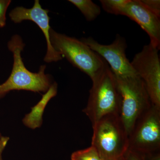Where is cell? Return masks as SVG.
Wrapping results in <instances>:
<instances>
[{"label": "cell", "instance_id": "obj_1", "mask_svg": "<svg viewBox=\"0 0 160 160\" xmlns=\"http://www.w3.org/2000/svg\"><path fill=\"white\" fill-rule=\"evenodd\" d=\"M25 46L22 38L17 34L8 42V49L13 53V67L8 79L0 85V98L14 90L46 92L51 86L50 77L45 73L46 66H40L38 72L26 69L21 55Z\"/></svg>", "mask_w": 160, "mask_h": 160}, {"label": "cell", "instance_id": "obj_2", "mask_svg": "<svg viewBox=\"0 0 160 160\" xmlns=\"http://www.w3.org/2000/svg\"><path fill=\"white\" fill-rule=\"evenodd\" d=\"M92 81L88 103L83 111L93 126L105 116L119 114L121 98L114 74L107 63Z\"/></svg>", "mask_w": 160, "mask_h": 160}, {"label": "cell", "instance_id": "obj_3", "mask_svg": "<svg viewBox=\"0 0 160 160\" xmlns=\"http://www.w3.org/2000/svg\"><path fill=\"white\" fill-rule=\"evenodd\" d=\"M92 126L91 146L102 160H119L129 149V136L119 114L105 116Z\"/></svg>", "mask_w": 160, "mask_h": 160}, {"label": "cell", "instance_id": "obj_4", "mask_svg": "<svg viewBox=\"0 0 160 160\" xmlns=\"http://www.w3.org/2000/svg\"><path fill=\"white\" fill-rule=\"evenodd\" d=\"M114 77L121 98L119 115L129 136L139 118L152 104L145 84L137 75Z\"/></svg>", "mask_w": 160, "mask_h": 160}, {"label": "cell", "instance_id": "obj_5", "mask_svg": "<svg viewBox=\"0 0 160 160\" xmlns=\"http://www.w3.org/2000/svg\"><path fill=\"white\" fill-rule=\"evenodd\" d=\"M50 41L56 51L75 67L88 75L92 81L106 65L105 60L82 41L75 38L58 33L51 28Z\"/></svg>", "mask_w": 160, "mask_h": 160}, {"label": "cell", "instance_id": "obj_6", "mask_svg": "<svg viewBox=\"0 0 160 160\" xmlns=\"http://www.w3.org/2000/svg\"><path fill=\"white\" fill-rule=\"evenodd\" d=\"M160 149V109L153 105L139 118L129 136V149L144 155Z\"/></svg>", "mask_w": 160, "mask_h": 160}, {"label": "cell", "instance_id": "obj_7", "mask_svg": "<svg viewBox=\"0 0 160 160\" xmlns=\"http://www.w3.org/2000/svg\"><path fill=\"white\" fill-rule=\"evenodd\" d=\"M159 49L149 43L134 56L131 62L142 80L152 104L160 109V61Z\"/></svg>", "mask_w": 160, "mask_h": 160}, {"label": "cell", "instance_id": "obj_8", "mask_svg": "<svg viewBox=\"0 0 160 160\" xmlns=\"http://www.w3.org/2000/svg\"><path fill=\"white\" fill-rule=\"evenodd\" d=\"M81 41L109 64L115 76L124 78L136 75L126 57V40L120 35H117L114 41L109 45L100 44L91 37L83 38Z\"/></svg>", "mask_w": 160, "mask_h": 160}, {"label": "cell", "instance_id": "obj_9", "mask_svg": "<svg viewBox=\"0 0 160 160\" xmlns=\"http://www.w3.org/2000/svg\"><path fill=\"white\" fill-rule=\"evenodd\" d=\"M49 10L43 9L38 0H35L33 7L27 9L23 7H17L9 13V17L15 23H20L25 20H29L35 23L42 31L47 42V49L44 61L47 63L57 62L62 59L59 53L56 51L52 46L50 41Z\"/></svg>", "mask_w": 160, "mask_h": 160}, {"label": "cell", "instance_id": "obj_10", "mask_svg": "<svg viewBox=\"0 0 160 160\" xmlns=\"http://www.w3.org/2000/svg\"><path fill=\"white\" fill-rule=\"evenodd\" d=\"M122 15L137 23L146 32L150 38V44L160 48V17L147 9L140 0H130Z\"/></svg>", "mask_w": 160, "mask_h": 160}, {"label": "cell", "instance_id": "obj_11", "mask_svg": "<svg viewBox=\"0 0 160 160\" xmlns=\"http://www.w3.org/2000/svg\"><path fill=\"white\" fill-rule=\"evenodd\" d=\"M57 92V83H53L48 91L43 95L39 102L32 108L31 112L26 115L23 118V123L25 126L32 129L41 127L42 123L43 112L46 105L50 99L56 95Z\"/></svg>", "mask_w": 160, "mask_h": 160}, {"label": "cell", "instance_id": "obj_12", "mask_svg": "<svg viewBox=\"0 0 160 160\" xmlns=\"http://www.w3.org/2000/svg\"><path fill=\"white\" fill-rule=\"evenodd\" d=\"M69 2L77 7L89 22L94 21L101 14L100 6L91 0H69Z\"/></svg>", "mask_w": 160, "mask_h": 160}, {"label": "cell", "instance_id": "obj_13", "mask_svg": "<svg viewBox=\"0 0 160 160\" xmlns=\"http://www.w3.org/2000/svg\"><path fill=\"white\" fill-rule=\"evenodd\" d=\"M130 0H101L103 9L108 13L122 15L123 11Z\"/></svg>", "mask_w": 160, "mask_h": 160}, {"label": "cell", "instance_id": "obj_14", "mask_svg": "<svg viewBox=\"0 0 160 160\" xmlns=\"http://www.w3.org/2000/svg\"><path fill=\"white\" fill-rule=\"evenodd\" d=\"M71 160H102L96 149L92 146L72 152Z\"/></svg>", "mask_w": 160, "mask_h": 160}, {"label": "cell", "instance_id": "obj_15", "mask_svg": "<svg viewBox=\"0 0 160 160\" xmlns=\"http://www.w3.org/2000/svg\"><path fill=\"white\" fill-rule=\"evenodd\" d=\"M144 6L147 9L160 17V0H140Z\"/></svg>", "mask_w": 160, "mask_h": 160}, {"label": "cell", "instance_id": "obj_16", "mask_svg": "<svg viewBox=\"0 0 160 160\" xmlns=\"http://www.w3.org/2000/svg\"><path fill=\"white\" fill-rule=\"evenodd\" d=\"M11 2L10 0H0V28L6 25V12Z\"/></svg>", "mask_w": 160, "mask_h": 160}, {"label": "cell", "instance_id": "obj_17", "mask_svg": "<svg viewBox=\"0 0 160 160\" xmlns=\"http://www.w3.org/2000/svg\"><path fill=\"white\" fill-rule=\"evenodd\" d=\"M124 157L126 160H146L144 155L130 150H128Z\"/></svg>", "mask_w": 160, "mask_h": 160}, {"label": "cell", "instance_id": "obj_18", "mask_svg": "<svg viewBox=\"0 0 160 160\" xmlns=\"http://www.w3.org/2000/svg\"><path fill=\"white\" fill-rule=\"evenodd\" d=\"M9 139V137H2L0 138V160H3L2 153Z\"/></svg>", "mask_w": 160, "mask_h": 160}, {"label": "cell", "instance_id": "obj_19", "mask_svg": "<svg viewBox=\"0 0 160 160\" xmlns=\"http://www.w3.org/2000/svg\"><path fill=\"white\" fill-rule=\"evenodd\" d=\"M144 156L146 160H160V151Z\"/></svg>", "mask_w": 160, "mask_h": 160}, {"label": "cell", "instance_id": "obj_20", "mask_svg": "<svg viewBox=\"0 0 160 160\" xmlns=\"http://www.w3.org/2000/svg\"><path fill=\"white\" fill-rule=\"evenodd\" d=\"M126 160V159L125 158V157H123L122 158L120 159V160Z\"/></svg>", "mask_w": 160, "mask_h": 160}, {"label": "cell", "instance_id": "obj_21", "mask_svg": "<svg viewBox=\"0 0 160 160\" xmlns=\"http://www.w3.org/2000/svg\"><path fill=\"white\" fill-rule=\"evenodd\" d=\"M2 134H1V132H0V138L2 137Z\"/></svg>", "mask_w": 160, "mask_h": 160}]
</instances>
